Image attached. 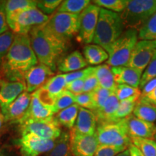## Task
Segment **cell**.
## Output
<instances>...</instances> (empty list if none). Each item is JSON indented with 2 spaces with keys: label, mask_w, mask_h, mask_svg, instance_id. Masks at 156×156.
<instances>
[{
  "label": "cell",
  "mask_w": 156,
  "mask_h": 156,
  "mask_svg": "<svg viewBox=\"0 0 156 156\" xmlns=\"http://www.w3.org/2000/svg\"><path fill=\"white\" fill-rule=\"evenodd\" d=\"M54 71L44 64L38 63L29 70L25 77V84L28 93H34L44 86L51 77Z\"/></svg>",
  "instance_id": "15"
},
{
  "label": "cell",
  "mask_w": 156,
  "mask_h": 156,
  "mask_svg": "<svg viewBox=\"0 0 156 156\" xmlns=\"http://www.w3.org/2000/svg\"><path fill=\"white\" fill-rule=\"evenodd\" d=\"M37 1L34 0H9L5 3L6 20L9 28L14 30L20 15L27 9L36 7Z\"/></svg>",
  "instance_id": "17"
},
{
  "label": "cell",
  "mask_w": 156,
  "mask_h": 156,
  "mask_svg": "<svg viewBox=\"0 0 156 156\" xmlns=\"http://www.w3.org/2000/svg\"><path fill=\"white\" fill-rule=\"evenodd\" d=\"M138 31L126 29L109 48L106 64L112 67H126L138 41Z\"/></svg>",
  "instance_id": "5"
},
{
  "label": "cell",
  "mask_w": 156,
  "mask_h": 156,
  "mask_svg": "<svg viewBox=\"0 0 156 156\" xmlns=\"http://www.w3.org/2000/svg\"><path fill=\"white\" fill-rule=\"evenodd\" d=\"M124 28L119 14L101 8L93 42L108 52Z\"/></svg>",
  "instance_id": "3"
},
{
  "label": "cell",
  "mask_w": 156,
  "mask_h": 156,
  "mask_svg": "<svg viewBox=\"0 0 156 156\" xmlns=\"http://www.w3.org/2000/svg\"><path fill=\"white\" fill-rule=\"evenodd\" d=\"M30 43L39 63L55 69L58 58L67 48L68 43L58 38L44 26L36 27L29 34Z\"/></svg>",
  "instance_id": "2"
},
{
  "label": "cell",
  "mask_w": 156,
  "mask_h": 156,
  "mask_svg": "<svg viewBox=\"0 0 156 156\" xmlns=\"http://www.w3.org/2000/svg\"><path fill=\"white\" fill-rule=\"evenodd\" d=\"M38 64L29 34H15L0 67V80L25 84L26 74Z\"/></svg>",
  "instance_id": "1"
},
{
  "label": "cell",
  "mask_w": 156,
  "mask_h": 156,
  "mask_svg": "<svg viewBox=\"0 0 156 156\" xmlns=\"http://www.w3.org/2000/svg\"><path fill=\"white\" fill-rule=\"evenodd\" d=\"M49 18L50 16L44 15L37 7L28 9L20 15L12 32L15 34H29L34 28L45 24Z\"/></svg>",
  "instance_id": "12"
},
{
  "label": "cell",
  "mask_w": 156,
  "mask_h": 156,
  "mask_svg": "<svg viewBox=\"0 0 156 156\" xmlns=\"http://www.w3.org/2000/svg\"><path fill=\"white\" fill-rule=\"evenodd\" d=\"M87 63L79 51H75L69 55L62 58L58 62V69L62 73L65 74L79 71L85 68Z\"/></svg>",
  "instance_id": "22"
},
{
  "label": "cell",
  "mask_w": 156,
  "mask_h": 156,
  "mask_svg": "<svg viewBox=\"0 0 156 156\" xmlns=\"http://www.w3.org/2000/svg\"><path fill=\"white\" fill-rule=\"evenodd\" d=\"M45 156H73L70 148L69 133L62 132L59 137L56 140L53 149L45 154Z\"/></svg>",
  "instance_id": "28"
},
{
  "label": "cell",
  "mask_w": 156,
  "mask_h": 156,
  "mask_svg": "<svg viewBox=\"0 0 156 156\" xmlns=\"http://www.w3.org/2000/svg\"><path fill=\"white\" fill-rule=\"evenodd\" d=\"M56 140H45L32 134H24L17 140L22 156H40L53 149Z\"/></svg>",
  "instance_id": "10"
},
{
  "label": "cell",
  "mask_w": 156,
  "mask_h": 156,
  "mask_svg": "<svg viewBox=\"0 0 156 156\" xmlns=\"http://www.w3.org/2000/svg\"><path fill=\"white\" fill-rule=\"evenodd\" d=\"M145 98L147 100L151 102L152 104H153L154 106H156V87L153 90V91H151V93H148L147 95H146L145 96H142Z\"/></svg>",
  "instance_id": "48"
},
{
  "label": "cell",
  "mask_w": 156,
  "mask_h": 156,
  "mask_svg": "<svg viewBox=\"0 0 156 156\" xmlns=\"http://www.w3.org/2000/svg\"><path fill=\"white\" fill-rule=\"evenodd\" d=\"M97 128L96 116L92 111L80 107L78 115L72 131L83 135H93Z\"/></svg>",
  "instance_id": "18"
},
{
  "label": "cell",
  "mask_w": 156,
  "mask_h": 156,
  "mask_svg": "<svg viewBox=\"0 0 156 156\" xmlns=\"http://www.w3.org/2000/svg\"><path fill=\"white\" fill-rule=\"evenodd\" d=\"M156 51L155 41H139L134 46L126 67L143 72Z\"/></svg>",
  "instance_id": "11"
},
{
  "label": "cell",
  "mask_w": 156,
  "mask_h": 156,
  "mask_svg": "<svg viewBox=\"0 0 156 156\" xmlns=\"http://www.w3.org/2000/svg\"><path fill=\"white\" fill-rule=\"evenodd\" d=\"M90 2L89 0H65L62 1L56 12L80 15Z\"/></svg>",
  "instance_id": "30"
},
{
  "label": "cell",
  "mask_w": 156,
  "mask_h": 156,
  "mask_svg": "<svg viewBox=\"0 0 156 156\" xmlns=\"http://www.w3.org/2000/svg\"><path fill=\"white\" fill-rule=\"evenodd\" d=\"M31 100V94L25 91L21 93L12 103L1 111L5 122L20 124L26 116Z\"/></svg>",
  "instance_id": "14"
},
{
  "label": "cell",
  "mask_w": 156,
  "mask_h": 156,
  "mask_svg": "<svg viewBox=\"0 0 156 156\" xmlns=\"http://www.w3.org/2000/svg\"><path fill=\"white\" fill-rule=\"evenodd\" d=\"M99 86L98 80L95 73L89 75L84 81V87L83 93H90L96 89Z\"/></svg>",
  "instance_id": "45"
},
{
  "label": "cell",
  "mask_w": 156,
  "mask_h": 156,
  "mask_svg": "<svg viewBox=\"0 0 156 156\" xmlns=\"http://www.w3.org/2000/svg\"><path fill=\"white\" fill-rule=\"evenodd\" d=\"M116 156H130V154H129V152L128 148L126 150H125V151H122V153H119L118 155Z\"/></svg>",
  "instance_id": "51"
},
{
  "label": "cell",
  "mask_w": 156,
  "mask_h": 156,
  "mask_svg": "<svg viewBox=\"0 0 156 156\" xmlns=\"http://www.w3.org/2000/svg\"><path fill=\"white\" fill-rule=\"evenodd\" d=\"M141 95H136L126 99V100L119 101V106L118 110L115 114V120L116 122L124 119L126 117L129 116L133 112L136 103Z\"/></svg>",
  "instance_id": "31"
},
{
  "label": "cell",
  "mask_w": 156,
  "mask_h": 156,
  "mask_svg": "<svg viewBox=\"0 0 156 156\" xmlns=\"http://www.w3.org/2000/svg\"><path fill=\"white\" fill-rule=\"evenodd\" d=\"M138 38L140 41L156 40V12L138 30Z\"/></svg>",
  "instance_id": "32"
},
{
  "label": "cell",
  "mask_w": 156,
  "mask_h": 156,
  "mask_svg": "<svg viewBox=\"0 0 156 156\" xmlns=\"http://www.w3.org/2000/svg\"><path fill=\"white\" fill-rule=\"evenodd\" d=\"M133 113L134 116L140 119L153 123L156 120V106L144 97L140 96Z\"/></svg>",
  "instance_id": "24"
},
{
  "label": "cell",
  "mask_w": 156,
  "mask_h": 156,
  "mask_svg": "<svg viewBox=\"0 0 156 156\" xmlns=\"http://www.w3.org/2000/svg\"><path fill=\"white\" fill-rule=\"evenodd\" d=\"M96 134L99 145H111L127 149L132 144L125 119L119 122L98 124Z\"/></svg>",
  "instance_id": "6"
},
{
  "label": "cell",
  "mask_w": 156,
  "mask_h": 156,
  "mask_svg": "<svg viewBox=\"0 0 156 156\" xmlns=\"http://www.w3.org/2000/svg\"><path fill=\"white\" fill-rule=\"evenodd\" d=\"M114 93L119 101L136 95H141V91L139 87H134L126 85H117Z\"/></svg>",
  "instance_id": "36"
},
{
  "label": "cell",
  "mask_w": 156,
  "mask_h": 156,
  "mask_svg": "<svg viewBox=\"0 0 156 156\" xmlns=\"http://www.w3.org/2000/svg\"><path fill=\"white\" fill-rule=\"evenodd\" d=\"M95 72V67H89L86 69L79 70V71L73 72V73H69L67 74H64V77H65L66 83H69L70 82H73L76 80L80 79H85L88 77L89 75H92Z\"/></svg>",
  "instance_id": "42"
},
{
  "label": "cell",
  "mask_w": 156,
  "mask_h": 156,
  "mask_svg": "<svg viewBox=\"0 0 156 156\" xmlns=\"http://www.w3.org/2000/svg\"><path fill=\"white\" fill-rule=\"evenodd\" d=\"M80 15L56 12L44 26L58 38L69 43L79 31Z\"/></svg>",
  "instance_id": "7"
},
{
  "label": "cell",
  "mask_w": 156,
  "mask_h": 156,
  "mask_svg": "<svg viewBox=\"0 0 156 156\" xmlns=\"http://www.w3.org/2000/svg\"><path fill=\"white\" fill-rule=\"evenodd\" d=\"M62 2V0H42L37 1L36 7L44 15L50 16L56 9H58Z\"/></svg>",
  "instance_id": "39"
},
{
  "label": "cell",
  "mask_w": 156,
  "mask_h": 156,
  "mask_svg": "<svg viewBox=\"0 0 156 156\" xmlns=\"http://www.w3.org/2000/svg\"><path fill=\"white\" fill-rule=\"evenodd\" d=\"M94 73L98 80L99 86L114 92L117 84L115 83L112 67L106 64H100L95 67Z\"/></svg>",
  "instance_id": "25"
},
{
  "label": "cell",
  "mask_w": 156,
  "mask_h": 156,
  "mask_svg": "<svg viewBox=\"0 0 156 156\" xmlns=\"http://www.w3.org/2000/svg\"><path fill=\"white\" fill-rule=\"evenodd\" d=\"M90 93H92L93 100H94L95 104V107H96L95 110L94 112H98V111H100L103 108L105 103L106 102L107 99L108 98L111 94L114 92L98 86L96 89H95L94 90Z\"/></svg>",
  "instance_id": "37"
},
{
  "label": "cell",
  "mask_w": 156,
  "mask_h": 156,
  "mask_svg": "<svg viewBox=\"0 0 156 156\" xmlns=\"http://www.w3.org/2000/svg\"><path fill=\"white\" fill-rule=\"evenodd\" d=\"M156 12V0H130L120 15L126 29L139 30Z\"/></svg>",
  "instance_id": "4"
},
{
  "label": "cell",
  "mask_w": 156,
  "mask_h": 156,
  "mask_svg": "<svg viewBox=\"0 0 156 156\" xmlns=\"http://www.w3.org/2000/svg\"><path fill=\"white\" fill-rule=\"evenodd\" d=\"M14 36L15 34L10 30L0 35V67L4 58L10 47Z\"/></svg>",
  "instance_id": "38"
},
{
  "label": "cell",
  "mask_w": 156,
  "mask_h": 156,
  "mask_svg": "<svg viewBox=\"0 0 156 156\" xmlns=\"http://www.w3.org/2000/svg\"><path fill=\"white\" fill-rule=\"evenodd\" d=\"M127 132L129 137L155 139L156 125L153 122H149L136 118L133 114L125 118Z\"/></svg>",
  "instance_id": "16"
},
{
  "label": "cell",
  "mask_w": 156,
  "mask_h": 156,
  "mask_svg": "<svg viewBox=\"0 0 156 156\" xmlns=\"http://www.w3.org/2000/svg\"><path fill=\"white\" fill-rule=\"evenodd\" d=\"M119 106V101L118 100L114 93H112L107 99L103 108L100 111L93 112L96 116L97 125L104 123L116 122L115 114L118 110Z\"/></svg>",
  "instance_id": "23"
},
{
  "label": "cell",
  "mask_w": 156,
  "mask_h": 156,
  "mask_svg": "<svg viewBox=\"0 0 156 156\" xmlns=\"http://www.w3.org/2000/svg\"><path fill=\"white\" fill-rule=\"evenodd\" d=\"M129 152L130 156H143L139 150L136 148L134 145L131 144L128 147Z\"/></svg>",
  "instance_id": "49"
},
{
  "label": "cell",
  "mask_w": 156,
  "mask_h": 156,
  "mask_svg": "<svg viewBox=\"0 0 156 156\" xmlns=\"http://www.w3.org/2000/svg\"><path fill=\"white\" fill-rule=\"evenodd\" d=\"M0 156H7V154L5 153V151L1 147H0Z\"/></svg>",
  "instance_id": "52"
},
{
  "label": "cell",
  "mask_w": 156,
  "mask_h": 156,
  "mask_svg": "<svg viewBox=\"0 0 156 156\" xmlns=\"http://www.w3.org/2000/svg\"><path fill=\"white\" fill-rule=\"evenodd\" d=\"M79 108L80 106L75 103L58 112L54 117L60 126H63L71 130L75 124Z\"/></svg>",
  "instance_id": "27"
},
{
  "label": "cell",
  "mask_w": 156,
  "mask_h": 156,
  "mask_svg": "<svg viewBox=\"0 0 156 156\" xmlns=\"http://www.w3.org/2000/svg\"><path fill=\"white\" fill-rule=\"evenodd\" d=\"M93 4L101 8L114 12H122L126 8L128 0H95Z\"/></svg>",
  "instance_id": "34"
},
{
  "label": "cell",
  "mask_w": 156,
  "mask_h": 156,
  "mask_svg": "<svg viewBox=\"0 0 156 156\" xmlns=\"http://www.w3.org/2000/svg\"><path fill=\"white\" fill-rule=\"evenodd\" d=\"M5 116L2 112L1 108H0V138H1L2 134L3 133L4 127H5Z\"/></svg>",
  "instance_id": "50"
},
{
  "label": "cell",
  "mask_w": 156,
  "mask_h": 156,
  "mask_svg": "<svg viewBox=\"0 0 156 156\" xmlns=\"http://www.w3.org/2000/svg\"><path fill=\"white\" fill-rule=\"evenodd\" d=\"M126 149L111 145H98L94 156H116Z\"/></svg>",
  "instance_id": "43"
},
{
  "label": "cell",
  "mask_w": 156,
  "mask_h": 156,
  "mask_svg": "<svg viewBox=\"0 0 156 156\" xmlns=\"http://www.w3.org/2000/svg\"><path fill=\"white\" fill-rule=\"evenodd\" d=\"M5 3V2H0V35L9 31V27L6 20Z\"/></svg>",
  "instance_id": "46"
},
{
  "label": "cell",
  "mask_w": 156,
  "mask_h": 156,
  "mask_svg": "<svg viewBox=\"0 0 156 156\" xmlns=\"http://www.w3.org/2000/svg\"><path fill=\"white\" fill-rule=\"evenodd\" d=\"M114 80L117 85H126L139 87L143 72L129 67H112Z\"/></svg>",
  "instance_id": "20"
},
{
  "label": "cell",
  "mask_w": 156,
  "mask_h": 156,
  "mask_svg": "<svg viewBox=\"0 0 156 156\" xmlns=\"http://www.w3.org/2000/svg\"><path fill=\"white\" fill-rule=\"evenodd\" d=\"M100 10L98 6L90 4L80 14L79 31L77 35L78 41L84 44L93 42Z\"/></svg>",
  "instance_id": "9"
},
{
  "label": "cell",
  "mask_w": 156,
  "mask_h": 156,
  "mask_svg": "<svg viewBox=\"0 0 156 156\" xmlns=\"http://www.w3.org/2000/svg\"><path fill=\"white\" fill-rule=\"evenodd\" d=\"M155 139L156 140V135H155Z\"/></svg>",
  "instance_id": "53"
},
{
  "label": "cell",
  "mask_w": 156,
  "mask_h": 156,
  "mask_svg": "<svg viewBox=\"0 0 156 156\" xmlns=\"http://www.w3.org/2000/svg\"><path fill=\"white\" fill-rule=\"evenodd\" d=\"M56 114L57 112L54 106L44 104L39 100L35 93H33L31 94V100L28 112L22 122L28 119H45L53 117Z\"/></svg>",
  "instance_id": "21"
},
{
  "label": "cell",
  "mask_w": 156,
  "mask_h": 156,
  "mask_svg": "<svg viewBox=\"0 0 156 156\" xmlns=\"http://www.w3.org/2000/svg\"><path fill=\"white\" fill-rule=\"evenodd\" d=\"M84 81H85V79L76 80L70 82L66 85L65 90L69 91L75 95L81 94L83 92Z\"/></svg>",
  "instance_id": "44"
},
{
  "label": "cell",
  "mask_w": 156,
  "mask_h": 156,
  "mask_svg": "<svg viewBox=\"0 0 156 156\" xmlns=\"http://www.w3.org/2000/svg\"><path fill=\"white\" fill-rule=\"evenodd\" d=\"M25 91L26 86L23 83L0 80V108L9 106Z\"/></svg>",
  "instance_id": "19"
},
{
  "label": "cell",
  "mask_w": 156,
  "mask_h": 156,
  "mask_svg": "<svg viewBox=\"0 0 156 156\" xmlns=\"http://www.w3.org/2000/svg\"><path fill=\"white\" fill-rule=\"evenodd\" d=\"M132 144L143 156H156V141L146 138H132Z\"/></svg>",
  "instance_id": "33"
},
{
  "label": "cell",
  "mask_w": 156,
  "mask_h": 156,
  "mask_svg": "<svg viewBox=\"0 0 156 156\" xmlns=\"http://www.w3.org/2000/svg\"><path fill=\"white\" fill-rule=\"evenodd\" d=\"M156 77V51L152 58L151 61L145 68V72L142 73L141 80H140V87H143L147 83L152 79Z\"/></svg>",
  "instance_id": "40"
},
{
  "label": "cell",
  "mask_w": 156,
  "mask_h": 156,
  "mask_svg": "<svg viewBox=\"0 0 156 156\" xmlns=\"http://www.w3.org/2000/svg\"><path fill=\"white\" fill-rule=\"evenodd\" d=\"M73 104H75V95L67 90H64L56 97L54 108L58 113L64 108L73 106Z\"/></svg>",
  "instance_id": "35"
},
{
  "label": "cell",
  "mask_w": 156,
  "mask_h": 156,
  "mask_svg": "<svg viewBox=\"0 0 156 156\" xmlns=\"http://www.w3.org/2000/svg\"><path fill=\"white\" fill-rule=\"evenodd\" d=\"M75 103L81 108L94 112L96 108L91 93H83L75 95Z\"/></svg>",
  "instance_id": "41"
},
{
  "label": "cell",
  "mask_w": 156,
  "mask_h": 156,
  "mask_svg": "<svg viewBox=\"0 0 156 156\" xmlns=\"http://www.w3.org/2000/svg\"><path fill=\"white\" fill-rule=\"evenodd\" d=\"M156 87V77L152 79L148 83L145 85V86L142 87L141 91V96H145L148 93H150L151 91H153Z\"/></svg>",
  "instance_id": "47"
},
{
  "label": "cell",
  "mask_w": 156,
  "mask_h": 156,
  "mask_svg": "<svg viewBox=\"0 0 156 156\" xmlns=\"http://www.w3.org/2000/svg\"><path fill=\"white\" fill-rule=\"evenodd\" d=\"M83 54L87 63L92 65H98L108 58V53L96 44L86 45L83 48Z\"/></svg>",
  "instance_id": "26"
},
{
  "label": "cell",
  "mask_w": 156,
  "mask_h": 156,
  "mask_svg": "<svg viewBox=\"0 0 156 156\" xmlns=\"http://www.w3.org/2000/svg\"><path fill=\"white\" fill-rule=\"evenodd\" d=\"M66 85H67V83H66L64 75L60 74V75L51 77L41 87L49 93L56 100V97L65 90Z\"/></svg>",
  "instance_id": "29"
},
{
  "label": "cell",
  "mask_w": 156,
  "mask_h": 156,
  "mask_svg": "<svg viewBox=\"0 0 156 156\" xmlns=\"http://www.w3.org/2000/svg\"><path fill=\"white\" fill-rule=\"evenodd\" d=\"M69 140L73 156H94L99 145L96 134L83 135L70 130Z\"/></svg>",
  "instance_id": "13"
},
{
  "label": "cell",
  "mask_w": 156,
  "mask_h": 156,
  "mask_svg": "<svg viewBox=\"0 0 156 156\" xmlns=\"http://www.w3.org/2000/svg\"><path fill=\"white\" fill-rule=\"evenodd\" d=\"M21 134H32L45 140H56L62 134L61 126L55 117L45 119H28L20 124Z\"/></svg>",
  "instance_id": "8"
}]
</instances>
